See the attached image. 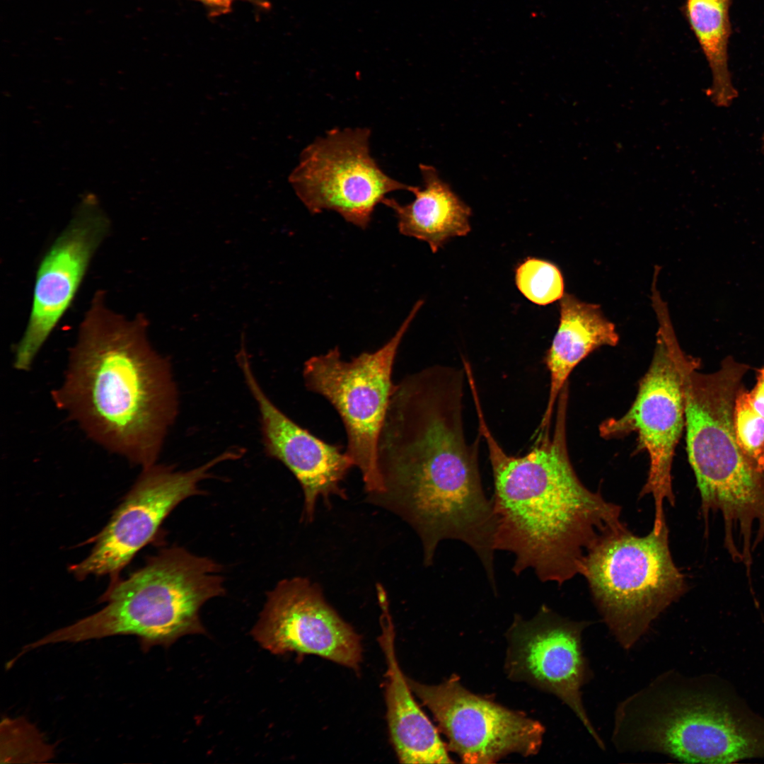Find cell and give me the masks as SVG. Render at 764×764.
Instances as JSON below:
<instances>
[{"instance_id": "cell-1", "label": "cell", "mask_w": 764, "mask_h": 764, "mask_svg": "<svg viewBox=\"0 0 764 764\" xmlns=\"http://www.w3.org/2000/svg\"><path fill=\"white\" fill-rule=\"evenodd\" d=\"M568 395L556 405L555 429L536 432L525 455L508 454L491 432L482 405L475 407L479 435L492 468L495 550L514 557L517 575L531 569L543 582L559 585L579 574L587 553L610 535L625 530L621 509L586 487L567 446Z\"/></svg>"}, {"instance_id": "cell-2", "label": "cell", "mask_w": 764, "mask_h": 764, "mask_svg": "<svg viewBox=\"0 0 764 764\" xmlns=\"http://www.w3.org/2000/svg\"><path fill=\"white\" fill-rule=\"evenodd\" d=\"M98 290L80 324L57 407L93 441L143 468L156 463L178 412L171 364L148 338V320L106 305Z\"/></svg>"}, {"instance_id": "cell-3", "label": "cell", "mask_w": 764, "mask_h": 764, "mask_svg": "<svg viewBox=\"0 0 764 764\" xmlns=\"http://www.w3.org/2000/svg\"><path fill=\"white\" fill-rule=\"evenodd\" d=\"M478 441L468 442L465 429L447 420L408 428L381 451L384 491L369 499L413 528L426 566L441 542L456 540L473 550L491 577L496 521L482 484Z\"/></svg>"}, {"instance_id": "cell-4", "label": "cell", "mask_w": 764, "mask_h": 764, "mask_svg": "<svg viewBox=\"0 0 764 764\" xmlns=\"http://www.w3.org/2000/svg\"><path fill=\"white\" fill-rule=\"evenodd\" d=\"M611 740L622 753L736 763L764 758V718L717 678L670 670L618 704Z\"/></svg>"}, {"instance_id": "cell-5", "label": "cell", "mask_w": 764, "mask_h": 764, "mask_svg": "<svg viewBox=\"0 0 764 764\" xmlns=\"http://www.w3.org/2000/svg\"><path fill=\"white\" fill-rule=\"evenodd\" d=\"M692 358L684 375L686 451L696 478L705 519L719 511L724 526V546L745 552L764 538V473L740 449L734 434L733 410L749 367L726 358L712 374L698 371Z\"/></svg>"}, {"instance_id": "cell-6", "label": "cell", "mask_w": 764, "mask_h": 764, "mask_svg": "<svg viewBox=\"0 0 764 764\" xmlns=\"http://www.w3.org/2000/svg\"><path fill=\"white\" fill-rule=\"evenodd\" d=\"M224 589L221 567L214 560L180 547L166 548L114 585L100 610L45 635L37 644L134 635L146 649L168 646L183 635L205 632L200 608Z\"/></svg>"}, {"instance_id": "cell-7", "label": "cell", "mask_w": 764, "mask_h": 764, "mask_svg": "<svg viewBox=\"0 0 764 764\" xmlns=\"http://www.w3.org/2000/svg\"><path fill=\"white\" fill-rule=\"evenodd\" d=\"M579 574L611 635L625 650L687 590L670 552L666 523L644 536L626 528L603 538L585 556Z\"/></svg>"}, {"instance_id": "cell-8", "label": "cell", "mask_w": 764, "mask_h": 764, "mask_svg": "<svg viewBox=\"0 0 764 764\" xmlns=\"http://www.w3.org/2000/svg\"><path fill=\"white\" fill-rule=\"evenodd\" d=\"M418 301L395 335L374 352L344 360L338 347L304 362L306 388L324 397L344 425L346 452L361 475L369 496L384 491L378 444L394 390L392 375L400 345L422 305Z\"/></svg>"}, {"instance_id": "cell-9", "label": "cell", "mask_w": 764, "mask_h": 764, "mask_svg": "<svg viewBox=\"0 0 764 764\" xmlns=\"http://www.w3.org/2000/svg\"><path fill=\"white\" fill-rule=\"evenodd\" d=\"M659 321L656 346L649 369L641 378L632 405L622 417L605 420L599 427L606 439L636 433L639 448L645 451L649 468L641 497L652 494L653 528L664 523V504L673 505L671 470L676 446L685 426L684 375L693 358L681 348L666 304L659 293L652 295Z\"/></svg>"}, {"instance_id": "cell-10", "label": "cell", "mask_w": 764, "mask_h": 764, "mask_svg": "<svg viewBox=\"0 0 764 764\" xmlns=\"http://www.w3.org/2000/svg\"><path fill=\"white\" fill-rule=\"evenodd\" d=\"M370 137L367 127L334 128L303 150L289 180L311 213L335 211L364 229L388 194L410 190L412 185L379 167L370 153Z\"/></svg>"}, {"instance_id": "cell-11", "label": "cell", "mask_w": 764, "mask_h": 764, "mask_svg": "<svg viewBox=\"0 0 764 764\" xmlns=\"http://www.w3.org/2000/svg\"><path fill=\"white\" fill-rule=\"evenodd\" d=\"M242 448L227 449L215 458L189 470L154 464L143 471L98 535L90 554L71 567L79 578L115 575L158 531L167 516L183 500L202 494V482L213 475L220 463L237 460Z\"/></svg>"}, {"instance_id": "cell-12", "label": "cell", "mask_w": 764, "mask_h": 764, "mask_svg": "<svg viewBox=\"0 0 764 764\" xmlns=\"http://www.w3.org/2000/svg\"><path fill=\"white\" fill-rule=\"evenodd\" d=\"M590 624L560 616L546 606L530 619L516 615L506 632L504 671L511 681L559 698L605 750L582 700V688L593 675L582 646L583 632Z\"/></svg>"}, {"instance_id": "cell-13", "label": "cell", "mask_w": 764, "mask_h": 764, "mask_svg": "<svg viewBox=\"0 0 764 764\" xmlns=\"http://www.w3.org/2000/svg\"><path fill=\"white\" fill-rule=\"evenodd\" d=\"M407 681L432 712L447 739V748L463 763H493L510 753H538L545 733L542 724L470 692L457 676L437 685Z\"/></svg>"}, {"instance_id": "cell-14", "label": "cell", "mask_w": 764, "mask_h": 764, "mask_svg": "<svg viewBox=\"0 0 764 764\" xmlns=\"http://www.w3.org/2000/svg\"><path fill=\"white\" fill-rule=\"evenodd\" d=\"M252 635L276 654L317 655L355 671L361 661L360 637L303 577L284 579L268 594Z\"/></svg>"}, {"instance_id": "cell-15", "label": "cell", "mask_w": 764, "mask_h": 764, "mask_svg": "<svg viewBox=\"0 0 764 764\" xmlns=\"http://www.w3.org/2000/svg\"><path fill=\"white\" fill-rule=\"evenodd\" d=\"M85 204L57 236L38 265L28 321L17 344L14 367L28 371L71 305L91 261L110 230L107 216Z\"/></svg>"}, {"instance_id": "cell-16", "label": "cell", "mask_w": 764, "mask_h": 764, "mask_svg": "<svg viewBox=\"0 0 764 764\" xmlns=\"http://www.w3.org/2000/svg\"><path fill=\"white\" fill-rule=\"evenodd\" d=\"M244 341L236 358L260 415L266 455L283 463L295 476L303 492V517L311 521L318 498H346L342 482L354 467L342 447L326 442L284 414L267 395L257 381Z\"/></svg>"}, {"instance_id": "cell-17", "label": "cell", "mask_w": 764, "mask_h": 764, "mask_svg": "<svg viewBox=\"0 0 764 764\" xmlns=\"http://www.w3.org/2000/svg\"><path fill=\"white\" fill-rule=\"evenodd\" d=\"M560 323L545 363L550 376L549 394L537 430L550 428L559 396L567 385L574 368L602 346H615L619 341L615 325L603 314L598 305L564 294L560 300Z\"/></svg>"}, {"instance_id": "cell-18", "label": "cell", "mask_w": 764, "mask_h": 764, "mask_svg": "<svg viewBox=\"0 0 764 764\" xmlns=\"http://www.w3.org/2000/svg\"><path fill=\"white\" fill-rule=\"evenodd\" d=\"M381 644L388 664L386 702L390 741L403 763H451L436 728L415 700L395 656L390 616L382 618Z\"/></svg>"}, {"instance_id": "cell-19", "label": "cell", "mask_w": 764, "mask_h": 764, "mask_svg": "<svg viewBox=\"0 0 764 764\" xmlns=\"http://www.w3.org/2000/svg\"><path fill=\"white\" fill-rule=\"evenodd\" d=\"M419 167L423 185H412L410 192L415 195L414 200L401 204L386 197L382 204L394 212L401 234L425 241L436 253L451 238L468 233L471 209L434 166Z\"/></svg>"}, {"instance_id": "cell-20", "label": "cell", "mask_w": 764, "mask_h": 764, "mask_svg": "<svg viewBox=\"0 0 764 764\" xmlns=\"http://www.w3.org/2000/svg\"><path fill=\"white\" fill-rule=\"evenodd\" d=\"M731 0H686V17L706 57L712 74L708 91L712 101L729 106L737 96L728 67Z\"/></svg>"}, {"instance_id": "cell-21", "label": "cell", "mask_w": 764, "mask_h": 764, "mask_svg": "<svg viewBox=\"0 0 764 764\" xmlns=\"http://www.w3.org/2000/svg\"><path fill=\"white\" fill-rule=\"evenodd\" d=\"M516 284L533 303L545 306L564 295V280L554 264L536 258H528L516 270Z\"/></svg>"}, {"instance_id": "cell-22", "label": "cell", "mask_w": 764, "mask_h": 764, "mask_svg": "<svg viewBox=\"0 0 764 764\" xmlns=\"http://www.w3.org/2000/svg\"><path fill=\"white\" fill-rule=\"evenodd\" d=\"M733 426L743 454L757 470L764 473V417L753 407L743 386L735 399Z\"/></svg>"}, {"instance_id": "cell-23", "label": "cell", "mask_w": 764, "mask_h": 764, "mask_svg": "<svg viewBox=\"0 0 764 764\" xmlns=\"http://www.w3.org/2000/svg\"><path fill=\"white\" fill-rule=\"evenodd\" d=\"M748 396L753 407L764 417V367L758 370L756 385L748 391Z\"/></svg>"}, {"instance_id": "cell-24", "label": "cell", "mask_w": 764, "mask_h": 764, "mask_svg": "<svg viewBox=\"0 0 764 764\" xmlns=\"http://www.w3.org/2000/svg\"><path fill=\"white\" fill-rule=\"evenodd\" d=\"M206 6L212 15L225 13L231 10L232 4L238 0H196ZM261 7L268 6L267 0H241Z\"/></svg>"}, {"instance_id": "cell-25", "label": "cell", "mask_w": 764, "mask_h": 764, "mask_svg": "<svg viewBox=\"0 0 764 764\" xmlns=\"http://www.w3.org/2000/svg\"><path fill=\"white\" fill-rule=\"evenodd\" d=\"M763 142H764V139H763Z\"/></svg>"}]
</instances>
